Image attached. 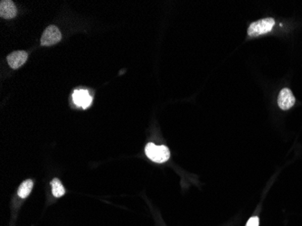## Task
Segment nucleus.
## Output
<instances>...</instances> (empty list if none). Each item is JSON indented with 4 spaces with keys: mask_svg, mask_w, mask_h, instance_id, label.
<instances>
[{
    "mask_svg": "<svg viewBox=\"0 0 302 226\" xmlns=\"http://www.w3.org/2000/svg\"><path fill=\"white\" fill-rule=\"evenodd\" d=\"M145 153L150 160L156 163H164L170 157V152L168 147L166 146H157L152 142L146 145Z\"/></svg>",
    "mask_w": 302,
    "mask_h": 226,
    "instance_id": "nucleus-1",
    "label": "nucleus"
},
{
    "mask_svg": "<svg viewBox=\"0 0 302 226\" xmlns=\"http://www.w3.org/2000/svg\"><path fill=\"white\" fill-rule=\"evenodd\" d=\"M275 25V21L273 18H264L259 21L251 23L248 28V35L250 36H258L269 33L272 30V27Z\"/></svg>",
    "mask_w": 302,
    "mask_h": 226,
    "instance_id": "nucleus-2",
    "label": "nucleus"
},
{
    "mask_svg": "<svg viewBox=\"0 0 302 226\" xmlns=\"http://www.w3.org/2000/svg\"><path fill=\"white\" fill-rule=\"evenodd\" d=\"M62 39V35L59 29L56 26H49L43 32L41 44L43 46H50L60 42Z\"/></svg>",
    "mask_w": 302,
    "mask_h": 226,
    "instance_id": "nucleus-3",
    "label": "nucleus"
},
{
    "mask_svg": "<svg viewBox=\"0 0 302 226\" xmlns=\"http://www.w3.org/2000/svg\"><path fill=\"white\" fill-rule=\"evenodd\" d=\"M295 97L289 89L284 88L281 90L278 97V105L281 109L288 110L295 104Z\"/></svg>",
    "mask_w": 302,
    "mask_h": 226,
    "instance_id": "nucleus-4",
    "label": "nucleus"
},
{
    "mask_svg": "<svg viewBox=\"0 0 302 226\" xmlns=\"http://www.w3.org/2000/svg\"><path fill=\"white\" fill-rule=\"evenodd\" d=\"M73 100L78 107L87 109L92 102V97L87 90H75L73 94Z\"/></svg>",
    "mask_w": 302,
    "mask_h": 226,
    "instance_id": "nucleus-5",
    "label": "nucleus"
},
{
    "mask_svg": "<svg viewBox=\"0 0 302 226\" xmlns=\"http://www.w3.org/2000/svg\"><path fill=\"white\" fill-rule=\"evenodd\" d=\"M27 58H28L27 52L25 51H16L11 52L7 58V60L11 68L18 69L27 61Z\"/></svg>",
    "mask_w": 302,
    "mask_h": 226,
    "instance_id": "nucleus-6",
    "label": "nucleus"
},
{
    "mask_svg": "<svg viewBox=\"0 0 302 226\" xmlns=\"http://www.w3.org/2000/svg\"><path fill=\"white\" fill-rule=\"evenodd\" d=\"M17 8L13 1L2 0L0 2V16L5 19H11L17 16Z\"/></svg>",
    "mask_w": 302,
    "mask_h": 226,
    "instance_id": "nucleus-7",
    "label": "nucleus"
},
{
    "mask_svg": "<svg viewBox=\"0 0 302 226\" xmlns=\"http://www.w3.org/2000/svg\"><path fill=\"white\" fill-rule=\"evenodd\" d=\"M33 186H34V182L32 180H30V179L26 180L25 182L22 183L20 187L18 188V196H20L21 198H26V197H27V196H29L31 191H32Z\"/></svg>",
    "mask_w": 302,
    "mask_h": 226,
    "instance_id": "nucleus-8",
    "label": "nucleus"
},
{
    "mask_svg": "<svg viewBox=\"0 0 302 226\" xmlns=\"http://www.w3.org/2000/svg\"><path fill=\"white\" fill-rule=\"evenodd\" d=\"M52 186V193L54 196L59 198L61 196H64L65 194V189L64 186L62 185L60 180L58 179H54L51 182Z\"/></svg>",
    "mask_w": 302,
    "mask_h": 226,
    "instance_id": "nucleus-9",
    "label": "nucleus"
},
{
    "mask_svg": "<svg viewBox=\"0 0 302 226\" xmlns=\"http://www.w3.org/2000/svg\"><path fill=\"white\" fill-rule=\"evenodd\" d=\"M259 217L254 216L248 220L246 226H259Z\"/></svg>",
    "mask_w": 302,
    "mask_h": 226,
    "instance_id": "nucleus-10",
    "label": "nucleus"
}]
</instances>
